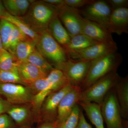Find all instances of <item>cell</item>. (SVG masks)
<instances>
[{
  "instance_id": "6da1fadb",
  "label": "cell",
  "mask_w": 128,
  "mask_h": 128,
  "mask_svg": "<svg viewBox=\"0 0 128 128\" xmlns=\"http://www.w3.org/2000/svg\"><path fill=\"white\" fill-rule=\"evenodd\" d=\"M58 12L57 7L42 0L32 2L26 14L19 18L39 34L48 30L49 24Z\"/></svg>"
},
{
  "instance_id": "7a4b0ae2",
  "label": "cell",
  "mask_w": 128,
  "mask_h": 128,
  "mask_svg": "<svg viewBox=\"0 0 128 128\" xmlns=\"http://www.w3.org/2000/svg\"><path fill=\"white\" fill-rule=\"evenodd\" d=\"M36 48L52 66H54V68L61 70L69 58L66 50L56 41L48 30L39 34Z\"/></svg>"
},
{
  "instance_id": "3957f363",
  "label": "cell",
  "mask_w": 128,
  "mask_h": 128,
  "mask_svg": "<svg viewBox=\"0 0 128 128\" xmlns=\"http://www.w3.org/2000/svg\"><path fill=\"white\" fill-rule=\"evenodd\" d=\"M122 60L117 51L92 61L87 76L80 86L82 91L110 72L117 71Z\"/></svg>"
},
{
  "instance_id": "277c9868",
  "label": "cell",
  "mask_w": 128,
  "mask_h": 128,
  "mask_svg": "<svg viewBox=\"0 0 128 128\" xmlns=\"http://www.w3.org/2000/svg\"><path fill=\"white\" fill-rule=\"evenodd\" d=\"M117 71L110 72L82 91L78 102H94L100 105L108 92L114 86L119 76Z\"/></svg>"
},
{
  "instance_id": "5b68a950",
  "label": "cell",
  "mask_w": 128,
  "mask_h": 128,
  "mask_svg": "<svg viewBox=\"0 0 128 128\" xmlns=\"http://www.w3.org/2000/svg\"><path fill=\"white\" fill-rule=\"evenodd\" d=\"M104 121L107 128H128V120L123 119L115 92L113 88L100 105Z\"/></svg>"
},
{
  "instance_id": "8992f818",
  "label": "cell",
  "mask_w": 128,
  "mask_h": 128,
  "mask_svg": "<svg viewBox=\"0 0 128 128\" xmlns=\"http://www.w3.org/2000/svg\"><path fill=\"white\" fill-rule=\"evenodd\" d=\"M69 84L57 91L48 95L42 103L38 123L43 122H55L57 119V110L59 104L66 94L74 87Z\"/></svg>"
},
{
  "instance_id": "52a82bcc",
  "label": "cell",
  "mask_w": 128,
  "mask_h": 128,
  "mask_svg": "<svg viewBox=\"0 0 128 128\" xmlns=\"http://www.w3.org/2000/svg\"><path fill=\"white\" fill-rule=\"evenodd\" d=\"M79 10L83 18L98 24L108 30L112 10L106 1L94 0Z\"/></svg>"
},
{
  "instance_id": "ba28073f",
  "label": "cell",
  "mask_w": 128,
  "mask_h": 128,
  "mask_svg": "<svg viewBox=\"0 0 128 128\" xmlns=\"http://www.w3.org/2000/svg\"><path fill=\"white\" fill-rule=\"evenodd\" d=\"M0 95L12 105L31 103L34 96L27 87L15 83H0Z\"/></svg>"
},
{
  "instance_id": "9c48e42d",
  "label": "cell",
  "mask_w": 128,
  "mask_h": 128,
  "mask_svg": "<svg viewBox=\"0 0 128 128\" xmlns=\"http://www.w3.org/2000/svg\"><path fill=\"white\" fill-rule=\"evenodd\" d=\"M118 49L115 42L99 43L85 49L67 53L69 58L92 61L107 54L117 52Z\"/></svg>"
},
{
  "instance_id": "30bf717a",
  "label": "cell",
  "mask_w": 128,
  "mask_h": 128,
  "mask_svg": "<svg viewBox=\"0 0 128 128\" xmlns=\"http://www.w3.org/2000/svg\"><path fill=\"white\" fill-rule=\"evenodd\" d=\"M92 62L69 58L60 70L68 78L70 84L80 86L87 76Z\"/></svg>"
},
{
  "instance_id": "8fae6325",
  "label": "cell",
  "mask_w": 128,
  "mask_h": 128,
  "mask_svg": "<svg viewBox=\"0 0 128 128\" xmlns=\"http://www.w3.org/2000/svg\"><path fill=\"white\" fill-rule=\"evenodd\" d=\"M57 16L70 38L81 34L84 18L79 9L65 5L58 9Z\"/></svg>"
},
{
  "instance_id": "7c38bea8",
  "label": "cell",
  "mask_w": 128,
  "mask_h": 128,
  "mask_svg": "<svg viewBox=\"0 0 128 128\" xmlns=\"http://www.w3.org/2000/svg\"><path fill=\"white\" fill-rule=\"evenodd\" d=\"M82 90L80 86H75L66 94L59 104L55 123L58 126L65 121L79 102Z\"/></svg>"
},
{
  "instance_id": "4fadbf2b",
  "label": "cell",
  "mask_w": 128,
  "mask_h": 128,
  "mask_svg": "<svg viewBox=\"0 0 128 128\" xmlns=\"http://www.w3.org/2000/svg\"><path fill=\"white\" fill-rule=\"evenodd\" d=\"M81 34H86L99 43H111L114 41L112 34L101 25L84 18Z\"/></svg>"
},
{
  "instance_id": "5bb4252c",
  "label": "cell",
  "mask_w": 128,
  "mask_h": 128,
  "mask_svg": "<svg viewBox=\"0 0 128 128\" xmlns=\"http://www.w3.org/2000/svg\"><path fill=\"white\" fill-rule=\"evenodd\" d=\"M110 33L121 35L128 33V8L113 10L110 16L108 29Z\"/></svg>"
},
{
  "instance_id": "9a60e30c",
  "label": "cell",
  "mask_w": 128,
  "mask_h": 128,
  "mask_svg": "<svg viewBox=\"0 0 128 128\" xmlns=\"http://www.w3.org/2000/svg\"><path fill=\"white\" fill-rule=\"evenodd\" d=\"M114 89L120 108L123 119H128V76L122 77L119 76Z\"/></svg>"
},
{
  "instance_id": "2e32d148",
  "label": "cell",
  "mask_w": 128,
  "mask_h": 128,
  "mask_svg": "<svg viewBox=\"0 0 128 128\" xmlns=\"http://www.w3.org/2000/svg\"><path fill=\"white\" fill-rule=\"evenodd\" d=\"M18 127L30 126L34 122L32 110L26 105H12L6 113Z\"/></svg>"
},
{
  "instance_id": "e0dca14e",
  "label": "cell",
  "mask_w": 128,
  "mask_h": 128,
  "mask_svg": "<svg viewBox=\"0 0 128 128\" xmlns=\"http://www.w3.org/2000/svg\"><path fill=\"white\" fill-rule=\"evenodd\" d=\"M19 75L25 85L37 80L46 78L48 74L29 62H17Z\"/></svg>"
},
{
  "instance_id": "ac0fdd59",
  "label": "cell",
  "mask_w": 128,
  "mask_h": 128,
  "mask_svg": "<svg viewBox=\"0 0 128 128\" xmlns=\"http://www.w3.org/2000/svg\"><path fill=\"white\" fill-rule=\"evenodd\" d=\"M48 30L56 41L63 47L67 45L70 41V36L57 15L50 21Z\"/></svg>"
},
{
  "instance_id": "d6986e66",
  "label": "cell",
  "mask_w": 128,
  "mask_h": 128,
  "mask_svg": "<svg viewBox=\"0 0 128 128\" xmlns=\"http://www.w3.org/2000/svg\"><path fill=\"white\" fill-rule=\"evenodd\" d=\"M78 104L84 110L89 120L96 128H105L100 105L94 102H80Z\"/></svg>"
},
{
  "instance_id": "ffe728a7",
  "label": "cell",
  "mask_w": 128,
  "mask_h": 128,
  "mask_svg": "<svg viewBox=\"0 0 128 128\" xmlns=\"http://www.w3.org/2000/svg\"><path fill=\"white\" fill-rule=\"evenodd\" d=\"M2 4L8 12L18 18L24 16L27 12L33 1L28 0H4Z\"/></svg>"
},
{
  "instance_id": "44dd1931",
  "label": "cell",
  "mask_w": 128,
  "mask_h": 128,
  "mask_svg": "<svg viewBox=\"0 0 128 128\" xmlns=\"http://www.w3.org/2000/svg\"><path fill=\"white\" fill-rule=\"evenodd\" d=\"M99 43L86 34H80L72 37L69 43L63 48L68 53L85 49Z\"/></svg>"
},
{
  "instance_id": "7402d4cb",
  "label": "cell",
  "mask_w": 128,
  "mask_h": 128,
  "mask_svg": "<svg viewBox=\"0 0 128 128\" xmlns=\"http://www.w3.org/2000/svg\"><path fill=\"white\" fill-rule=\"evenodd\" d=\"M36 41L28 39L21 41L16 47L14 56L17 62H25L36 49Z\"/></svg>"
},
{
  "instance_id": "603a6c76",
  "label": "cell",
  "mask_w": 128,
  "mask_h": 128,
  "mask_svg": "<svg viewBox=\"0 0 128 128\" xmlns=\"http://www.w3.org/2000/svg\"><path fill=\"white\" fill-rule=\"evenodd\" d=\"M46 78L56 91L62 89L66 86L70 84L64 72L59 69L54 68L48 74Z\"/></svg>"
},
{
  "instance_id": "cb8c5ba5",
  "label": "cell",
  "mask_w": 128,
  "mask_h": 128,
  "mask_svg": "<svg viewBox=\"0 0 128 128\" xmlns=\"http://www.w3.org/2000/svg\"><path fill=\"white\" fill-rule=\"evenodd\" d=\"M13 24L18 28L26 35L29 39L37 41L39 36V34L27 25L19 18L11 16L9 13L5 18H3Z\"/></svg>"
},
{
  "instance_id": "d4e9b609",
  "label": "cell",
  "mask_w": 128,
  "mask_h": 128,
  "mask_svg": "<svg viewBox=\"0 0 128 128\" xmlns=\"http://www.w3.org/2000/svg\"><path fill=\"white\" fill-rule=\"evenodd\" d=\"M26 61L41 69L48 74L54 68L36 48L28 57Z\"/></svg>"
},
{
  "instance_id": "484cf974",
  "label": "cell",
  "mask_w": 128,
  "mask_h": 128,
  "mask_svg": "<svg viewBox=\"0 0 128 128\" xmlns=\"http://www.w3.org/2000/svg\"><path fill=\"white\" fill-rule=\"evenodd\" d=\"M17 70L18 63L14 55L4 49L0 51V70L10 71Z\"/></svg>"
},
{
  "instance_id": "4316f807",
  "label": "cell",
  "mask_w": 128,
  "mask_h": 128,
  "mask_svg": "<svg viewBox=\"0 0 128 128\" xmlns=\"http://www.w3.org/2000/svg\"><path fill=\"white\" fill-rule=\"evenodd\" d=\"M13 24L4 19H0V37L3 48L8 50L9 40L13 28Z\"/></svg>"
},
{
  "instance_id": "83f0119b",
  "label": "cell",
  "mask_w": 128,
  "mask_h": 128,
  "mask_svg": "<svg viewBox=\"0 0 128 128\" xmlns=\"http://www.w3.org/2000/svg\"><path fill=\"white\" fill-rule=\"evenodd\" d=\"M29 39L20 29L13 25L10 40L9 47L8 51L14 55L16 47L21 41Z\"/></svg>"
},
{
  "instance_id": "f1b7e54d",
  "label": "cell",
  "mask_w": 128,
  "mask_h": 128,
  "mask_svg": "<svg viewBox=\"0 0 128 128\" xmlns=\"http://www.w3.org/2000/svg\"><path fill=\"white\" fill-rule=\"evenodd\" d=\"M0 83H15L26 86L25 83L19 75L18 70L10 71L0 70Z\"/></svg>"
},
{
  "instance_id": "f546056e",
  "label": "cell",
  "mask_w": 128,
  "mask_h": 128,
  "mask_svg": "<svg viewBox=\"0 0 128 128\" xmlns=\"http://www.w3.org/2000/svg\"><path fill=\"white\" fill-rule=\"evenodd\" d=\"M81 109L78 104L73 108L72 112L66 120L57 128H76L79 121Z\"/></svg>"
},
{
  "instance_id": "4dcf8cb0",
  "label": "cell",
  "mask_w": 128,
  "mask_h": 128,
  "mask_svg": "<svg viewBox=\"0 0 128 128\" xmlns=\"http://www.w3.org/2000/svg\"><path fill=\"white\" fill-rule=\"evenodd\" d=\"M46 77L37 80L26 85V86L30 89L34 96L47 89L50 86V83Z\"/></svg>"
},
{
  "instance_id": "1f68e13d",
  "label": "cell",
  "mask_w": 128,
  "mask_h": 128,
  "mask_svg": "<svg viewBox=\"0 0 128 128\" xmlns=\"http://www.w3.org/2000/svg\"><path fill=\"white\" fill-rule=\"evenodd\" d=\"M65 4L70 7L80 9L86 6L94 0H64Z\"/></svg>"
},
{
  "instance_id": "d6a6232c",
  "label": "cell",
  "mask_w": 128,
  "mask_h": 128,
  "mask_svg": "<svg viewBox=\"0 0 128 128\" xmlns=\"http://www.w3.org/2000/svg\"><path fill=\"white\" fill-rule=\"evenodd\" d=\"M18 127L7 114H0V128H18Z\"/></svg>"
},
{
  "instance_id": "836d02e7",
  "label": "cell",
  "mask_w": 128,
  "mask_h": 128,
  "mask_svg": "<svg viewBox=\"0 0 128 128\" xmlns=\"http://www.w3.org/2000/svg\"><path fill=\"white\" fill-rule=\"evenodd\" d=\"M107 2L111 6L112 10L128 8V0H107Z\"/></svg>"
},
{
  "instance_id": "e575fe53",
  "label": "cell",
  "mask_w": 128,
  "mask_h": 128,
  "mask_svg": "<svg viewBox=\"0 0 128 128\" xmlns=\"http://www.w3.org/2000/svg\"><path fill=\"white\" fill-rule=\"evenodd\" d=\"M76 128H92L85 118L83 111L81 109L80 118L77 126Z\"/></svg>"
},
{
  "instance_id": "d590c367",
  "label": "cell",
  "mask_w": 128,
  "mask_h": 128,
  "mask_svg": "<svg viewBox=\"0 0 128 128\" xmlns=\"http://www.w3.org/2000/svg\"><path fill=\"white\" fill-rule=\"evenodd\" d=\"M12 105L0 97V114L6 113Z\"/></svg>"
},
{
  "instance_id": "8d00e7d4",
  "label": "cell",
  "mask_w": 128,
  "mask_h": 128,
  "mask_svg": "<svg viewBox=\"0 0 128 128\" xmlns=\"http://www.w3.org/2000/svg\"><path fill=\"white\" fill-rule=\"evenodd\" d=\"M43 2L56 6L58 9L65 5L64 0H44Z\"/></svg>"
},
{
  "instance_id": "74e56055",
  "label": "cell",
  "mask_w": 128,
  "mask_h": 128,
  "mask_svg": "<svg viewBox=\"0 0 128 128\" xmlns=\"http://www.w3.org/2000/svg\"><path fill=\"white\" fill-rule=\"evenodd\" d=\"M36 128H57V127L55 122H43L39 124Z\"/></svg>"
},
{
  "instance_id": "f35d334b",
  "label": "cell",
  "mask_w": 128,
  "mask_h": 128,
  "mask_svg": "<svg viewBox=\"0 0 128 128\" xmlns=\"http://www.w3.org/2000/svg\"><path fill=\"white\" fill-rule=\"evenodd\" d=\"M8 14L2 4V2L0 0V19H3Z\"/></svg>"
},
{
  "instance_id": "ab89813d",
  "label": "cell",
  "mask_w": 128,
  "mask_h": 128,
  "mask_svg": "<svg viewBox=\"0 0 128 128\" xmlns=\"http://www.w3.org/2000/svg\"><path fill=\"white\" fill-rule=\"evenodd\" d=\"M3 49H4L3 48V46H2V41L0 37V52L3 50Z\"/></svg>"
},
{
  "instance_id": "60d3db41",
  "label": "cell",
  "mask_w": 128,
  "mask_h": 128,
  "mask_svg": "<svg viewBox=\"0 0 128 128\" xmlns=\"http://www.w3.org/2000/svg\"><path fill=\"white\" fill-rule=\"evenodd\" d=\"M18 128H32V126H22V127H18Z\"/></svg>"
}]
</instances>
